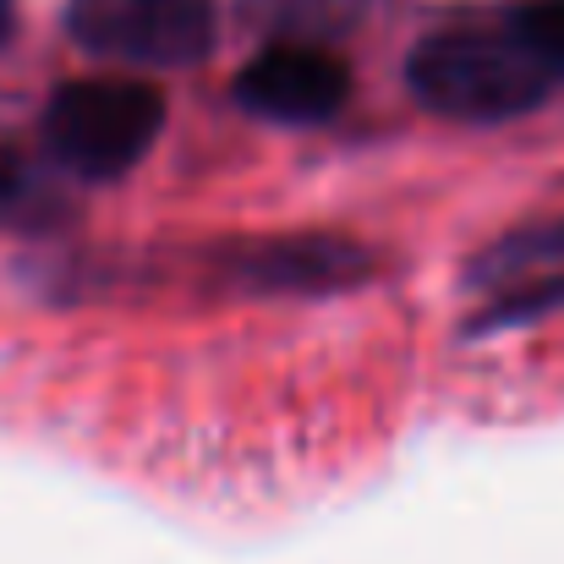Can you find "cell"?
Listing matches in <instances>:
<instances>
[{"label": "cell", "instance_id": "3", "mask_svg": "<svg viewBox=\"0 0 564 564\" xmlns=\"http://www.w3.org/2000/svg\"><path fill=\"white\" fill-rule=\"evenodd\" d=\"M66 33L116 66L171 72L197 66L214 50V0H66Z\"/></svg>", "mask_w": 564, "mask_h": 564}, {"label": "cell", "instance_id": "4", "mask_svg": "<svg viewBox=\"0 0 564 564\" xmlns=\"http://www.w3.org/2000/svg\"><path fill=\"white\" fill-rule=\"evenodd\" d=\"M346 94H351L346 61L318 44H269L236 77V105L280 127H318L340 116Z\"/></svg>", "mask_w": 564, "mask_h": 564}, {"label": "cell", "instance_id": "2", "mask_svg": "<svg viewBox=\"0 0 564 564\" xmlns=\"http://www.w3.org/2000/svg\"><path fill=\"white\" fill-rule=\"evenodd\" d=\"M165 127V94L143 77H77L44 105V149L83 182L127 176Z\"/></svg>", "mask_w": 564, "mask_h": 564}, {"label": "cell", "instance_id": "6", "mask_svg": "<svg viewBox=\"0 0 564 564\" xmlns=\"http://www.w3.org/2000/svg\"><path fill=\"white\" fill-rule=\"evenodd\" d=\"M230 269L252 291H340L368 274V252L335 236H280L236 247Z\"/></svg>", "mask_w": 564, "mask_h": 564}, {"label": "cell", "instance_id": "1", "mask_svg": "<svg viewBox=\"0 0 564 564\" xmlns=\"http://www.w3.org/2000/svg\"><path fill=\"white\" fill-rule=\"evenodd\" d=\"M411 94L444 121H516L564 88V0H521L494 22L438 28L405 61Z\"/></svg>", "mask_w": 564, "mask_h": 564}, {"label": "cell", "instance_id": "8", "mask_svg": "<svg viewBox=\"0 0 564 564\" xmlns=\"http://www.w3.org/2000/svg\"><path fill=\"white\" fill-rule=\"evenodd\" d=\"M11 22H17V11H11V0H0V44L11 39Z\"/></svg>", "mask_w": 564, "mask_h": 564}, {"label": "cell", "instance_id": "7", "mask_svg": "<svg viewBox=\"0 0 564 564\" xmlns=\"http://www.w3.org/2000/svg\"><path fill=\"white\" fill-rule=\"evenodd\" d=\"M28 197H33V176H28L22 154H17L11 143H0V219L22 214V203H28Z\"/></svg>", "mask_w": 564, "mask_h": 564}, {"label": "cell", "instance_id": "5", "mask_svg": "<svg viewBox=\"0 0 564 564\" xmlns=\"http://www.w3.org/2000/svg\"><path fill=\"white\" fill-rule=\"evenodd\" d=\"M482 318L477 324H521L564 302V219L521 230L477 263Z\"/></svg>", "mask_w": 564, "mask_h": 564}]
</instances>
